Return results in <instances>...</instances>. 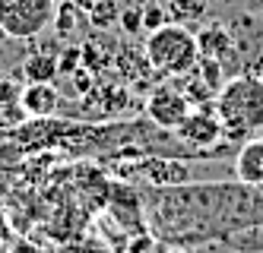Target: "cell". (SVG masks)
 I'll return each instance as SVG.
<instances>
[{"instance_id": "obj_3", "label": "cell", "mask_w": 263, "mask_h": 253, "mask_svg": "<svg viewBox=\"0 0 263 253\" xmlns=\"http://www.w3.org/2000/svg\"><path fill=\"white\" fill-rule=\"evenodd\" d=\"M143 54H146L149 67L159 73H168V76H187L200 61L197 35L184 23H172V19L149 32Z\"/></svg>"}, {"instance_id": "obj_7", "label": "cell", "mask_w": 263, "mask_h": 253, "mask_svg": "<svg viewBox=\"0 0 263 253\" xmlns=\"http://www.w3.org/2000/svg\"><path fill=\"white\" fill-rule=\"evenodd\" d=\"M235 181L263 190V136L244 140L235 149Z\"/></svg>"}, {"instance_id": "obj_11", "label": "cell", "mask_w": 263, "mask_h": 253, "mask_svg": "<svg viewBox=\"0 0 263 253\" xmlns=\"http://www.w3.org/2000/svg\"><path fill=\"white\" fill-rule=\"evenodd\" d=\"M92 26H99V29H111V26H118V19H121V7H118V0H96L92 4Z\"/></svg>"}, {"instance_id": "obj_1", "label": "cell", "mask_w": 263, "mask_h": 253, "mask_svg": "<svg viewBox=\"0 0 263 253\" xmlns=\"http://www.w3.org/2000/svg\"><path fill=\"white\" fill-rule=\"evenodd\" d=\"M146 206L156 235L175 244L225 241L251 225H263V190L241 181H191L178 187H156Z\"/></svg>"}, {"instance_id": "obj_12", "label": "cell", "mask_w": 263, "mask_h": 253, "mask_svg": "<svg viewBox=\"0 0 263 253\" xmlns=\"http://www.w3.org/2000/svg\"><path fill=\"white\" fill-rule=\"evenodd\" d=\"M203 10H206V0H172L168 4V19L172 23H191V19H200Z\"/></svg>"}, {"instance_id": "obj_9", "label": "cell", "mask_w": 263, "mask_h": 253, "mask_svg": "<svg viewBox=\"0 0 263 253\" xmlns=\"http://www.w3.org/2000/svg\"><path fill=\"white\" fill-rule=\"evenodd\" d=\"M20 105L29 118H51L61 108V95L51 83H26V89L20 92Z\"/></svg>"}, {"instance_id": "obj_13", "label": "cell", "mask_w": 263, "mask_h": 253, "mask_svg": "<svg viewBox=\"0 0 263 253\" xmlns=\"http://www.w3.org/2000/svg\"><path fill=\"white\" fill-rule=\"evenodd\" d=\"M165 23H168V10H165V7H159V4L143 7V29H146V32H153V29H159V26H165Z\"/></svg>"}, {"instance_id": "obj_14", "label": "cell", "mask_w": 263, "mask_h": 253, "mask_svg": "<svg viewBox=\"0 0 263 253\" xmlns=\"http://www.w3.org/2000/svg\"><path fill=\"white\" fill-rule=\"evenodd\" d=\"M118 26L124 29V32H140L143 29V10L140 7H130V10H121V19H118Z\"/></svg>"}, {"instance_id": "obj_8", "label": "cell", "mask_w": 263, "mask_h": 253, "mask_svg": "<svg viewBox=\"0 0 263 253\" xmlns=\"http://www.w3.org/2000/svg\"><path fill=\"white\" fill-rule=\"evenodd\" d=\"M197 35V48H200V57H210V61H219L225 67V73H229V57L235 54V38L232 32L225 29L222 23H210V26H203ZM232 76V73H229Z\"/></svg>"}, {"instance_id": "obj_4", "label": "cell", "mask_w": 263, "mask_h": 253, "mask_svg": "<svg viewBox=\"0 0 263 253\" xmlns=\"http://www.w3.org/2000/svg\"><path fill=\"white\" fill-rule=\"evenodd\" d=\"M58 19V0H0V32L7 38H35Z\"/></svg>"}, {"instance_id": "obj_6", "label": "cell", "mask_w": 263, "mask_h": 253, "mask_svg": "<svg viewBox=\"0 0 263 253\" xmlns=\"http://www.w3.org/2000/svg\"><path fill=\"white\" fill-rule=\"evenodd\" d=\"M187 114H191V99H187L181 89H175V86H159L146 99V118H149V124H156L162 130H175Z\"/></svg>"}, {"instance_id": "obj_5", "label": "cell", "mask_w": 263, "mask_h": 253, "mask_svg": "<svg viewBox=\"0 0 263 253\" xmlns=\"http://www.w3.org/2000/svg\"><path fill=\"white\" fill-rule=\"evenodd\" d=\"M127 174L143 178L153 187H178V184H191L194 181V168L184 165L181 159H172V155H146L140 165L127 168Z\"/></svg>"}, {"instance_id": "obj_10", "label": "cell", "mask_w": 263, "mask_h": 253, "mask_svg": "<svg viewBox=\"0 0 263 253\" xmlns=\"http://www.w3.org/2000/svg\"><path fill=\"white\" fill-rule=\"evenodd\" d=\"M23 70H26L29 83H51V76H58L61 67H58V61H54L51 54H35L23 64Z\"/></svg>"}, {"instance_id": "obj_2", "label": "cell", "mask_w": 263, "mask_h": 253, "mask_svg": "<svg viewBox=\"0 0 263 253\" xmlns=\"http://www.w3.org/2000/svg\"><path fill=\"white\" fill-rule=\"evenodd\" d=\"M213 111L222 124L225 140L241 146L263 133V76L260 73H235L222 83L213 99Z\"/></svg>"}]
</instances>
